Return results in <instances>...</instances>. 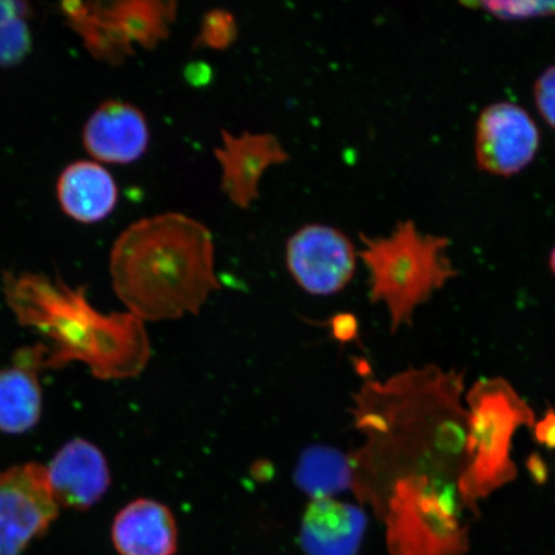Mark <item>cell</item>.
<instances>
[{"instance_id": "obj_12", "label": "cell", "mask_w": 555, "mask_h": 555, "mask_svg": "<svg viewBox=\"0 0 555 555\" xmlns=\"http://www.w3.org/2000/svg\"><path fill=\"white\" fill-rule=\"evenodd\" d=\"M82 144L96 163L133 164L149 149L147 119L134 104L104 102L87 120L82 129Z\"/></svg>"}, {"instance_id": "obj_19", "label": "cell", "mask_w": 555, "mask_h": 555, "mask_svg": "<svg viewBox=\"0 0 555 555\" xmlns=\"http://www.w3.org/2000/svg\"><path fill=\"white\" fill-rule=\"evenodd\" d=\"M29 16V4L0 0V66H16L31 52Z\"/></svg>"}, {"instance_id": "obj_2", "label": "cell", "mask_w": 555, "mask_h": 555, "mask_svg": "<svg viewBox=\"0 0 555 555\" xmlns=\"http://www.w3.org/2000/svg\"><path fill=\"white\" fill-rule=\"evenodd\" d=\"M3 294L17 322L44 343L16 352L13 364L34 372L85 363L103 380L138 377L151 359L142 319L129 311L104 312L90 305L85 287L61 278L7 272Z\"/></svg>"}, {"instance_id": "obj_7", "label": "cell", "mask_w": 555, "mask_h": 555, "mask_svg": "<svg viewBox=\"0 0 555 555\" xmlns=\"http://www.w3.org/2000/svg\"><path fill=\"white\" fill-rule=\"evenodd\" d=\"M61 12L95 60L117 66L138 48L152 51L168 39L178 4L171 0L65 2Z\"/></svg>"}, {"instance_id": "obj_9", "label": "cell", "mask_w": 555, "mask_h": 555, "mask_svg": "<svg viewBox=\"0 0 555 555\" xmlns=\"http://www.w3.org/2000/svg\"><path fill=\"white\" fill-rule=\"evenodd\" d=\"M359 253L337 228L305 225L291 235L286 260L291 275L310 295L330 296L343 291L356 274Z\"/></svg>"}, {"instance_id": "obj_8", "label": "cell", "mask_w": 555, "mask_h": 555, "mask_svg": "<svg viewBox=\"0 0 555 555\" xmlns=\"http://www.w3.org/2000/svg\"><path fill=\"white\" fill-rule=\"evenodd\" d=\"M57 515L44 466L26 463L0 470V555H21Z\"/></svg>"}, {"instance_id": "obj_14", "label": "cell", "mask_w": 555, "mask_h": 555, "mask_svg": "<svg viewBox=\"0 0 555 555\" xmlns=\"http://www.w3.org/2000/svg\"><path fill=\"white\" fill-rule=\"evenodd\" d=\"M365 529L360 506L336 498H315L305 511L300 544L307 555H358Z\"/></svg>"}, {"instance_id": "obj_1", "label": "cell", "mask_w": 555, "mask_h": 555, "mask_svg": "<svg viewBox=\"0 0 555 555\" xmlns=\"http://www.w3.org/2000/svg\"><path fill=\"white\" fill-rule=\"evenodd\" d=\"M464 391V373L436 364L363 382L351 409L363 442L347 455L350 490L360 503L404 478L460 480L467 443Z\"/></svg>"}, {"instance_id": "obj_15", "label": "cell", "mask_w": 555, "mask_h": 555, "mask_svg": "<svg viewBox=\"0 0 555 555\" xmlns=\"http://www.w3.org/2000/svg\"><path fill=\"white\" fill-rule=\"evenodd\" d=\"M113 540L121 555H173L178 550V527L168 506L137 499L116 516Z\"/></svg>"}, {"instance_id": "obj_10", "label": "cell", "mask_w": 555, "mask_h": 555, "mask_svg": "<svg viewBox=\"0 0 555 555\" xmlns=\"http://www.w3.org/2000/svg\"><path fill=\"white\" fill-rule=\"evenodd\" d=\"M539 147L538 125L519 104L492 103L478 116L475 156L482 171L496 177L516 176L535 159Z\"/></svg>"}, {"instance_id": "obj_20", "label": "cell", "mask_w": 555, "mask_h": 555, "mask_svg": "<svg viewBox=\"0 0 555 555\" xmlns=\"http://www.w3.org/2000/svg\"><path fill=\"white\" fill-rule=\"evenodd\" d=\"M238 37L237 20L227 10L208 11L201 24L194 47L225 51Z\"/></svg>"}, {"instance_id": "obj_17", "label": "cell", "mask_w": 555, "mask_h": 555, "mask_svg": "<svg viewBox=\"0 0 555 555\" xmlns=\"http://www.w3.org/2000/svg\"><path fill=\"white\" fill-rule=\"evenodd\" d=\"M43 395L37 372L13 365L0 370V431L21 435L38 425Z\"/></svg>"}, {"instance_id": "obj_22", "label": "cell", "mask_w": 555, "mask_h": 555, "mask_svg": "<svg viewBox=\"0 0 555 555\" xmlns=\"http://www.w3.org/2000/svg\"><path fill=\"white\" fill-rule=\"evenodd\" d=\"M533 100L540 116L555 130V65L547 67L537 79Z\"/></svg>"}, {"instance_id": "obj_18", "label": "cell", "mask_w": 555, "mask_h": 555, "mask_svg": "<svg viewBox=\"0 0 555 555\" xmlns=\"http://www.w3.org/2000/svg\"><path fill=\"white\" fill-rule=\"evenodd\" d=\"M296 482L311 499L335 498L351 488L349 456L327 448L310 449L298 464Z\"/></svg>"}, {"instance_id": "obj_11", "label": "cell", "mask_w": 555, "mask_h": 555, "mask_svg": "<svg viewBox=\"0 0 555 555\" xmlns=\"http://www.w3.org/2000/svg\"><path fill=\"white\" fill-rule=\"evenodd\" d=\"M214 155L221 170V192L243 210L260 197V184L266 172L289 159L276 135L249 131L240 135L221 131V143L214 150Z\"/></svg>"}, {"instance_id": "obj_23", "label": "cell", "mask_w": 555, "mask_h": 555, "mask_svg": "<svg viewBox=\"0 0 555 555\" xmlns=\"http://www.w3.org/2000/svg\"><path fill=\"white\" fill-rule=\"evenodd\" d=\"M533 440L547 450H555V408H547L531 429Z\"/></svg>"}, {"instance_id": "obj_3", "label": "cell", "mask_w": 555, "mask_h": 555, "mask_svg": "<svg viewBox=\"0 0 555 555\" xmlns=\"http://www.w3.org/2000/svg\"><path fill=\"white\" fill-rule=\"evenodd\" d=\"M109 273L116 296L143 322L197 315L221 288L210 229L179 212L125 229L111 249Z\"/></svg>"}, {"instance_id": "obj_4", "label": "cell", "mask_w": 555, "mask_h": 555, "mask_svg": "<svg viewBox=\"0 0 555 555\" xmlns=\"http://www.w3.org/2000/svg\"><path fill=\"white\" fill-rule=\"evenodd\" d=\"M360 241L371 301L385 305L392 333L412 325L416 309L457 275L449 238L421 232L413 220L400 221L388 235L362 234Z\"/></svg>"}, {"instance_id": "obj_5", "label": "cell", "mask_w": 555, "mask_h": 555, "mask_svg": "<svg viewBox=\"0 0 555 555\" xmlns=\"http://www.w3.org/2000/svg\"><path fill=\"white\" fill-rule=\"evenodd\" d=\"M467 408L466 463L457 490L469 512L518 476L512 442L519 428L532 429L538 416L508 380L475 382L464 397Z\"/></svg>"}, {"instance_id": "obj_6", "label": "cell", "mask_w": 555, "mask_h": 555, "mask_svg": "<svg viewBox=\"0 0 555 555\" xmlns=\"http://www.w3.org/2000/svg\"><path fill=\"white\" fill-rule=\"evenodd\" d=\"M386 527L391 555H464L468 550V511L457 482L429 477L395 481L367 498Z\"/></svg>"}, {"instance_id": "obj_24", "label": "cell", "mask_w": 555, "mask_h": 555, "mask_svg": "<svg viewBox=\"0 0 555 555\" xmlns=\"http://www.w3.org/2000/svg\"><path fill=\"white\" fill-rule=\"evenodd\" d=\"M527 467H529L533 480L539 483L546 481L547 469L545 462L539 455H531L529 462H527Z\"/></svg>"}, {"instance_id": "obj_25", "label": "cell", "mask_w": 555, "mask_h": 555, "mask_svg": "<svg viewBox=\"0 0 555 555\" xmlns=\"http://www.w3.org/2000/svg\"><path fill=\"white\" fill-rule=\"evenodd\" d=\"M550 267H551L552 272H553V274L555 276V246H554V248L552 249V253H551Z\"/></svg>"}, {"instance_id": "obj_13", "label": "cell", "mask_w": 555, "mask_h": 555, "mask_svg": "<svg viewBox=\"0 0 555 555\" xmlns=\"http://www.w3.org/2000/svg\"><path fill=\"white\" fill-rule=\"evenodd\" d=\"M46 469L55 503L66 508H90L101 501L111 485L106 457L85 439L65 443Z\"/></svg>"}, {"instance_id": "obj_21", "label": "cell", "mask_w": 555, "mask_h": 555, "mask_svg": "<svg viewBox=\"0 0 555 555\" xmlns=\"http://www.w3.org/2000/svg\"><path fill=\"white\" fill-rule=\"evenodd\" d=\"M482 10L501 20H526L555 15V3H481Z\"/></svg>"}, {"instance_id": "obj_16", "label": "cell", "mask_w": 555, "mask_h": 555, "mask_svg": "<svg viewBox=\"0 0 555 555\" xmlns=\"http://www.w3.org/2000/svg\"><path fill=\"white\" fill-rule=\"evenodd\" d=\"M57 198L67 217L82 224H94L113 214L119 190L104 166L85 159L69 164L61 172Z\"/></svg>"}]
</instances>
